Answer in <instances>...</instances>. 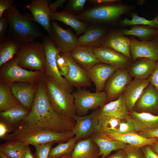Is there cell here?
I'll use <instances>...</instances> for the list:
<instances>
[{
	"instance_id": "1",
	"label": "cell",
	"mask_w": 158,
	"mask_h": 158,
	"mask_svg": "<svg viewBox=\"0 0 158 158\" xmlns=\"http://www.w3.org/2000/svg\"><path fill=\"white\" fill-rule=\"evenodd\" d=\"M75 124L73 119L60 115L52 107L48 97L44 74L37 84L29 113L13 127L11 130L16 129H35L63 133L72 131Z\"/></svg>"
},
{
	"instance_id": "2",
	"label": "cell",
	"mask_w": 158,
	"mask_h": 158,
	"mask_svg": "<svg viewBox=\"0 0 158 158\" xmlns=\"http://www.w3.org/2000/svg\"><path fill=\"white\" fill-rule=\"evenodd\" d=\"M9 22L8 33L18 43L31 42L36 38L45 35L34 23L32 15L20 13L13 4L3 14Z\"/></svg>"
},
{
	"instance_id": "3",
	"label": "cell",
	"mask_w": 158,
	"mask_h": 158,
	"mask_svg": "<svg viewBox=\"0 0 158 158\" xmlns=\"http://www.w3.org/2000/svg\"><path fill=\"white\" fill-rule=\"evenodd\" d=\"M12 132V133L7 134L2 139L7 141H18L34 146L49 142H65L74 135L72 130L57 133L40 129H16Z\"/></svg>"
},
{
	"instance_id": "4",
	"label": "cell",
	"mask_w": 158,
	"mask_h": 158,
	"mask_svg": "<svg viewBox=\"0 0 158 158\" xmlns=\"http://www.w3.org/2000/svg\"><path fill=\"white\" fill-rule=\"evenodd\" d=\"M44 75L47 95L52 107L60 115L73 119L76 114L73 94L52 78Z\"/></svg>"
},
{
	"instance_id": "5",
	"label": "cell",
	"mask_w": 158,
	"mask_h": 158,
	"mask_svg": "<svg viewBox=\"0 0 158 158\" xmlns=\"http://www.w3.org/2000/svg\"><path fill=\"white\" fill-rule=\"evenodd\" d=\"M18 43L15 56L19 66L26 70L44 73L46 55L42 43L34 41Z\"/></svg>"
},
{
	"instance_id": "6",
	"label": "cell",
	"mask_w": 158,
	"mask_h": 158,
	"mask_svg": "<svg viewBox=\"0 0 158 158\" xmlns=\"http://www.w3.org/2000/svg\"><path fill=\"white\" fill-rule=\"evenodd\" d=\"M133 8L130 6L115 4L99 5L75 16L82 21L93 24L106 23L116 20Z\"/></svg>"
},
{
	"instance_id": "7",
	"label": "cell",
	"mask_w": 158,
	"mask_h": 158,
	"mask_svg": "<svg viewBox=\"0 0 158 158\" xmlns=\"http://www.w3.org/2000/svg\"><path fill=\"white\" fill-rule=\"evenodd\" d=\"M44 73L24 69L18 65L15 55L0 66V82L9 86L16 82L37 84Z\"/></svg>"
},
{
	"instance_id": "8",
	"label": "cell",
	"mask_w": 158,
	"mask_h": 158,
	"mask_svg": "<svg viewBox=\"0 0 158 158\" xmlns=\"http://www.w3.org/2000/svg\"><path fill=\"white\" fill-rule=\"evenodd\" d=\"M43 38L42 44L46 55L45 75L52 78L62 87L71 93L73 87L61 75L57 66L56 56L60 52L49 36L45 35Z\"/></svg>"
},
{
	"instance_id": "9",
	"label": "cell",
	"mask_w": 158,
	"mask_h": 158,
	"mask_svg": "<svg viewBox=\"0 0 158 158\" xmlns=\"http://www.w3.org/2000/svg\"><path fill=\"white\" fill-rule=\"evenodd\" d=\"M78 116L87 113L90 110L102 107L107 101L105 91L92 93L88 90L78 89L72 94Z\"/></svg>"
},
{
	"instance_id": "10",
	"label": "cell",
	"mask_w": 158,
	"mask_h": 158,
	"mask_svg": "<svg viewBox=\"0 0 158 158\" xmlns=\"http://www.w3.org/2000/svg\"><path fill=\"white\" fill-rule=\"evenodd\" d=\"M132 78L127 69H117L109 77L105 84L104 91L107 95V100L117 99L132 80Z\"/></svg>"
},
{
	"instance_id": "11",
	"label": "cell",
	"mask_w": 158,
	"mask_h": 158,
	"mask_svg": "<svg viewBox=\"0 0 158 158\" xmlns=\"http://www.w3.org/2000/svg\"><path fill=\"white\" fill-rule=\"evenodd\" d=\"M52 39L60 54L70 52L78 46L76 35L69 29L62 28L55 21H51Z\"/></svg>"
},
{
	"instance_id": "12",
	"label": "cell",
	"mask_w": 158,
	"mask_h": 158,
	"mask_svg": "<svg viewBox=\"0 0 158 158\" xmlns=\"http://www.w3.org/2000/svg\"><path fill=\"white\" fill-rule=\"evenodd\" d=\"M130 39V50L133 60L146 58L158 61V36L149 41H139L134 37Z\"/></svg>"
},
{
	"instance_id": "13",
	"label": "cell",
	"mask_w": 158,
	"mask_h": 158,
	"mask_svg": "<svg viewBox=\"0 0 158 158\" xmlns=\"http://www.w3.org/2000/svg\"><path fill=\"white\" fill-rule=\"evenodd\" d=\"M66 60L69 67L68 73L65 79L73 87L79 88L89 87L92 81L87 71L79 66L73 59L70 52L60 53Z\"/></svg>"
},
{
	"instance_id": "14",
	"label": "cell",
	"mask_w": 158,
	"mask_h": 158,
	"mask_svg": "<svg viewBox=\"0 0 158 158\" xmlns=\"http://www.w3.org/2000/svg\"><path fill=\"white\" fill-rule=\"evenodd\" d=\"M99 116L98 110H96L87 116L76 114L74 117L75 124L72 131L77 140L86 138L97 132Z\"/></svg>"
},
{
	"instance_id": "15",
	"label": "cell",
	"mask_w": 158,
	"mask_h": 158,
	"mask_svg": "<svg viewBox=\"0 0 158 158\" xmlns=\"http://www.w3.org/2000/svg\"><path fill=\"white\" fill-rule=\"evenodd\" d=\"M49 2V0H32L27 8L31 13L34 21L41 25L52 39Z\"/></svg>"
},
{
	"instance_id": "16",
	"label": "cell",
	"mask_w": 158,
	"mask_h": 158,
	"mask_svg": "<svg viewBox=\"0 0 158 158\" xmlns=\"http://www.w3.org/2000/svg\"><path fill=\"white\" fill-rule=\"evenodd\" d=\"M133 111L158 115V92L151 84L143 91L136 102Z\"/></svg>"
},
{
	"instance_id": "17",
	"label": "cell",
	"mask_w": 158,
	"mask_h": 158,
	"mask_svg": "<svg viewBox=\"0 0 158 158\" xmlns=\"http://www.w3.org/2000/svg\"><path fill=\"white\" fill-rule=\"evenodd\" d=\"M92 49L101 63L111 65L117 69H127L131 64V59L112 49L103 47Z\"/></svg>"
},
{
	"instance_id": "18",
	"label": "cell",
	"mask_w": 158,
	"mask_h": 158,
	"mask_svg": "<svg viewBox=\"0 0 158 158\" xmlns=\"http://www.w3.org/2000/svg\"><path fill=\"white\" fill-rule=\"evenodd\" d=\"M37 84L26 82H16L10 86L11 92L20 103L31 110Z\"/></svg>"
},
{
	"instance_id": "19",
	"label": "cell",
	"mask_w": 158,
	"mask_h": 158,
	"mask_svg": "<svg viewBox=\"0 0 158 158\" xmlns=\"http://www.w3.org/2000/svg\"><path fill=\"white\" fill-rule=\"evenodd\" d=\"M131 39L120 31H112L107 35L101 47L109 48L132 59L130 48Z\"/></svg>"
},
{
	"instance_id": "20",
	"label": "cell",
	"mask_w": 158,
	"mask_h": 158,
	"mask_svg": "<svg viewBox=\"0 0 158 158\" xmlns=\"http://www.w3.org/2000/svg\"><path fill=\"white\" fill-rule=\"evenodd\" d=\"M117 69L111 65L100 63L86 71L88 77L95 85L96 92L104 90L107 81Z\"/></svg>"
},
{
	"instance_id": "21",
	"label": "cell",
	"mask_w": 158,
	"mask_h": 158,
	"mask_svg": "<svg viewBox=\"0 0 158 158\" xmlns=\"http://www.w3.org/2000/svg\"><path fill=\"white\" fill-rule=\"evenodd\" d=\"M150 83L148 79L134 78L127 85L123 94L129 112L133 110L136 102L144 90Z\"/></svg>"
},
{
	"instance_id": "22",
	"label": "cell",
	"mask_w": 158,
	"mask_h": 158,
	"mask_svg": "<svg viewBox=\"0 0 158 158\" xmlns=\"http://www.w3.org/2000/svg\"><path fill=\"white\" fill-rule=\"evenodd\" d=\"M90 138L99 148V156L103 158L109 156L113 151L124 149L128 144L97 132L91 135Z\"/></svg>"
},
{
	"instance_id": "23",
	"label": "cell",
	"mask_w": 158,
	"mask_h": 158,
	"mask_svg": "<svg viewBox=\"0 0 158 158\" xmlns=\"http://www.w3.org/2000/svg\"><path fill=\"white\" fill-rule=\"evenodd\" d=\"M105 29L95 24L89 26L84 34L78 38V46L91 48L102 46L107 34Z\"/></svg>"
},
{
	"instance_id": "24",
	"label": "cell",
	"mask_w": 158,
	"mask_h": 158,
	"mask_svg": "<svg viewBox=\"0 0 158 158\" xmlns=\"http://www.w3.org/2000/svg\"><path fill=\"white\" fill-rule=\"evenodd\" d=\"M70 54L73 60L86 71L101 63L90 47L78 46Z\"/></svg>"
},
{
	"instance_id": "25",
	"label": "cell",
	"mask_w": 158,
	"mask_h": 158,
	"mask_svg": "<svg viewBox=\"0 0 158 158\" xmlns=\"http://www.w3.org/2000/svg\"><path fill=\"white\" fill-rule=\"evenodd\" d=\"M135 61L127 68L129 74L135 78L148 79L155 68L157 62L146 58H139Z\"/></svg>"
},
{
	"instance_id": "26",
	"label": "cell",
	"mask_w": 158,
	"mask_h": 158,
	"mask_svg": "<svg viewBox=\"0 0 158 158\" xmlns=\"http://www.w3.org/2000/svg\"><path fill=\"white\" fill-rule=\"evenodd\" d=\"M98 111L99 116H111L120 119L129 114L123 93L116 100L104 104Z\"/></svg>"
},
{
	"instance_id": "27",
	"label": "cell",
	"mask_w": 158,
	"mask_h": 158,
	"mask_svg": "<svg viewBox=\"0 0 158 158\" xmlns=\"http://www.w3.org/2000/svg\"><path fill=\"white\" fill-rule=\"evenodd\" d=\"M106 135L111 138L122 141L132 146L141 148L150 145L158 141V138H146L136 132L123 134L113 133Z\"/></svg>"
},
{
	"instance_id": "28",
	"label": "cell",
	"mask_w": 158,
	"mask_h": 158,
	"mask_svg": "<svg viewBox=\"0 0 158 158\" xmlns=\"http://www.w3.org/2000/svg\"><path fill=\"white\" fill-rule=\"evenodd\" d=\"M99 150L90 138L76 143L71 154L72 158H99Z\"/></svg>"
},
{
	"instance_id": "29",
	"label": "cell",
	"mask_w": 158,
	"mask_h": 158,
	"mask_svg": "<svg viewBox=\"0 0 158 158\" xmlns=\"http://www.w3.org/2000/svg\"><path fill=\"white\" fill-rule=\"evenodd\" d=\"M129 114L134 121L136 132L158 128V115L134 111L130 112Z\"/></svg>"
},
{
	"instance_id": "30",
	"label": "cell",
	"mask_w": 158,
	"mask_h": 158,
	"mask_svg": "<svg viewBox=\"0 0 158 158\" xmlns=\"http://www.w3.org/2000/svg\"><path fill=\"white\" fill-rule=\"evenodd\" d=\"M30 110L20 104L0 112V120L11 128L22 121L28 114Z\"/></svg>"
},
{
	"instance_id": "31",
	"label": "cell",
	"mask_w": 158,
	"mask_h": 158,
	"mask_svg": "<svg viewBox=\"0 0 158 158\" xmlns=\"http://www.w3.org/2000/svg\"><path fill=\"white\" fill-rule=\"evenodd\" d=\"M50 18L51 21L58 20L70 26L74 29L78 35L85 32L88 27L86 23L78 19L75 15L66 11L51 13Z\"/></svg>"
},
{
	"instance_id": "32",
	"label": "cell",
	"mask_w": 158,
	"mask_h": 158,
	"mask_svg": "<svg viewBox=\"0 0 158 158\" xmlns=\"http://www.w3.org/2000/svg\"><path fill=\"white\" fill-rule=\"evenodd\" d=\"M28 145L18 141H7L0 145V152L8 158H24Z\"/></svg>"
},
{
	"instance_id": "33",
	"label": "cell",
	"mask_w": 158,
	"mask_h": 158,
	"mask_svg": "<svg viewBox=\"0 0 158 158\" xmlns=\"http://www.w3.org/2000/svg\"><path fill=\"white\" fill-rule=\"evenodd\" d=\"M120 32L125 35L135 36L142 41L153 40L158 36V29L149 26L133 25L130 29H122Z\"/></svg>"
},
{
	"instance_id": "34",
	"label": "cell",
	"mask_w": 158,
	"mask_h": 158,
	"mask_svg": "<svg viewBox=\"0 0 158 158\" xmlns=\"http://www.w3.org/2000/svg\"><path fill=\"white\" fill-rule=\"evenodd\" d=\"M122 119L109 115L99 116L97 132L105 135L117 133Z\"/></svg>"
},
{
	"instance_id": "35",
	"label": "cell",
	"mask_w": 158,
	"mask_h": 158,
	"mask_svg": "<svg viewBox=\"0 0 158 158\" xmlns=\"http://www.w3.org/2000/svg\"><path fill=\"white\" fill-rule=\"evenodd\" d=\"M18 48V43L11 37L0 41V66L14 57Z\"/></svg>"
},
{
	"instance_id": "36",
	"label": "cell",
	"mask_w": 158,
	"mask_h": 158,
	"mask_svg": "<svg viewBox=\"0 0 158 158\" xmlns=\"http://www.w3.org/2000/svg\"><path fill=\"white\" fill-rule=\"evenodd\" d=\"M13 94L10 86L0 82V111H3L20 105Z\"/></svg>"
},
{
	"instance_id": "37",
	"label": "cell",
	"mask_w": 158,
	"mask_h": 158,
	"mask_svg": "<svg viewBox=\"0 0 158 158\" xmlns=\"http://www.w3.org/2000/svg\"><path fill=\"white\" fill-rule=\"evenodd\" d=\"M77 140V139L75 137L65 142L59 143L56 146L51 149L48 158H54L71 154Z\"/></svg>"
},
{
	"instance_id": "38",
	"label": "cell",
	"mask_w": 158,
	"mask_h": 158,
	"mask_svg": "<svg viewBox=\"0 0 158 158\" xmlns=\"http://www.w3.org/2000/svg\"><path fill=\"white\" fill-rule=\"evenodd\" d=\"M131 17V19L127 18L123 19L121 22L122 25L125 26L147 25L158 29V13L151 20H147L135 13L133 14Z\"/></svg>"
},
{
	"instance_id": "39",
	"label": "cell",
	"mask_w": 158,
	"mask_h": 158,
	"mask_svg": "<svg viewBox=\"0 0 158 158\" xmlns=\"http://www.w3.org/2000/svg\"><path fill=\"white\" fill-rule=\"evenodd\" d=\"M136 132V128L134 121L129 114L121 119L120 127L117 133L123 134Z\"/></svg>"
},
{
	"instance_id": "40",
	"label": "cell",
	"mask_w": 158,
	"mask_h": 158,
	"mask_svg": "<svg viewBox=\"0 0 158 158\" xmlns=\"http://www.w3.org/2000/svg\"><path fill=\"white\" fill-rule=\"evenodd\" d=\"M54 142H49L35 145V158H48Z\"/></svg>"
},
{
	"instance_id": "41",
	"label": "cell",
	"mask_w": 158,
	"mask_h": 158,
	"mask_svg": "<svg viewBox=\"0 0 158 158\" xmlns=\"http://www.w3.org/2000/svg\"><path fill=\"white\" fill-rule=\"evenodd\" d=\"M86 1V0H69L66 6V11L71 14V12L81 11L83 9Z\"/></svg>"
},
{
	"instance_id": "42",
	"label": "cell",
	"mask_w": 158,
	"mask_h": 158,
	"mask_svg": "<svg viewBox=\"0 0 158 158\" xmlns=\"http://www.w3.org/2000/svg\"><path fill=\"white\" fill-rule=\"evenodd\" d=\"M123 150L126 154L127 158H145L141 147L132 146L128 144Z\"/></svg>"
},
{
	"instance_id": "43",
	"label": "cell",
	"mask_w": 158,
	"mask_h": 158,
	"mask_svg": "<svg viewBox=\"0 0 158 158\" xmlns=\"http://www.w3.org/2000/svg\"><path fill=\"white\" fill-rule=\"evenodd\" d=\"M57 67L61 75L64 78L67 75L69 70L68 64L65 58L60 54H57L56 56Z\"/></svg>"
},
{
	"instance_id": "44",
	"label": "cell",
	"mask_w": 158,
	"mask_h": 158,
	"mask_svg": "<svg viewBox=\"0 0 158 158\" xmlns=\"http://www.w3.org/2000/svg\"><path fill=\"white\" fill-rule=\"evenodd\" d=\"M9 25V22L6 17L0 18V41L4 39L7 28Z\"/></svg>"
},
{
	"instance_id": "45",
	"label": "cell",
	"mask_w": 158,
	"mask_h": 158,
	"mask_svg": "<svg viewBox=\"0 0 158 158\" xmlns=\"http://www.w3.org/2000/svg\"><path fill=\"white\" fill-rule=\"evenodd\" d=\"M150 83L154 86L158 92V61L152 73L148 78Z\"/></svg>"
},
{
	"instance_id": "46",
	"label": "cell",
	"mask_w": 158,
	"mask_h": 158,
	"mask_svg": "<svg viewBox=\"0 0 158 158\" xmlns=\"http://www.w3.org/2000/svg\"><path fill=\"white\" fill-rule=\"evenodd\" d=\"M13 0H0V18L4 13L14 4Z\"/></svg>"
},
{
	"instance_id": "47",
	"label": "cell",
	"mask_w": 158,
	"mask_h": 158,
	"mask_svg": "<svg viewBox=\"0 0 158 158\" xmlns=\"http://www.w3.org/2000/svg\"><path fill=\"white\" fill-rule=\"evenodd\" d=\"M138 133L142 136L147 138H158V128L151 130L138 132Z\"/></svg>"
},
{
	"instance_id": "48",
	"label": "cell",
	"mask_w": 158,
	"mask_h": 158,
	"mask_svg": "<svg viewBox=\"0 0 158 158\" xmlns=\"http://www.w3.org/2000/svg\"><path fill=\"white\" fill-rule=\"evenodd\" d=\"M145 158H158V155L150 148L149 145L142 147Z\"/></svg>"
},
{
	"instance_id": "49",
	"label": "cell",
	"mask_w": 158,
	"mask_h": 158,
	"mask_svg": "<svg viewBox=\"0 0 158 158\" xmlns=\"http://www.w3.org/2000/svg\"><path fill=\"white\" fill-rule=\"evenodd\" d=\"M66 1V0H57L53 3L49 4V8L51 13L57 12L58 8L63 7L64 4Z\"/></svg>"
},
{
	"instance_id": "50",
	"label": "cell",
	"mask_w": 158,
	"mask_h": 158,
	"mask_svg": "<svg viewBox=\"0 0 158 158\" xmlns=\"http://www.w3.org/2000/svg\"><path fill=\"white\" fill-rule=\"evenodd\" d=\"M89 1L91 4L97 5L115 4L119 1L118 0H90Z\"/></svg>"
},
{
	"instance_id": "51",
	"label": "cell",
	"mask_w": 158,
	"mask_h": 158,
	"mask_svg": "<svg viewBox=\"0 0 158 158\" xmlns=\"http://www.w3.org/2000/svg\"><path fill=\"white\" fill-rule=\"evenodd\" d=\"M11 131L8 126L4 122H0V138L2 139L6 135L8 132Z\"/></svg>"
},
{
	"instance_id": "52",
	"label": "cell",
	"mask_w": 158,
	"mask_h": 158,
	"mask_svg": "<svg viewBox=\"0 0 158 158\" xmlns=\"http://www.w3.org/2000/svg\"><path fill=\"white\" fill-rule=\"evenodd\" d=\"M99 158H127L126 154L123 149L118 150L116 152L105 157Z\"/></svg>"
},
{
	"instance_id": "53",
	"label": "cell",
	"mask_w": 158,
	"mask_h": 158,
	"mask_svg": "<svg viewBox=\"0 0 158 158\" xmlns=\"http://www.w3.org/2000/svg\"><path fill=\"white\" fill-rule=\"evenodd\" d=\"M24 158H35L29 146V145L27 147Z\"/></svg>"
},
{
	"instance_id": "54",
	"label": "cell",
	"mask_w": 158,
	"mask_h": 158,
	"mask_svg": "<svg viewBox=\"0 0 158 158\" xmlns=\"http://www.w3.org/2000/svg\"><path fill=\"white\" fill-rule=\"evenodd\" d=\"M149 146L152 150L158 155V141Z\"/></svg>"
},
{
	"instance_id": "55",
	"label": "cell",
	"mask_w": 158,
	"mask_h": 158,
	"mask_svg": "<svg viewBox=\"0 0 158 158\" xmlns=\"http://www.w3.org/2000/svg\"><path fill=\"white\" fill-rule=\"evenodd\" d=\"M54 158H72V157L71 154H68Z\"/></svg>"
},
{
	"instance_id": "56",
	"label": "cell",
	"mask_w": 158,
	"mask_h": 158,
	"mask_svg": "<svg viewBox=\"0 0 158 158\" xmlns=\"http://www.w3.org/2000/svg\"><path fill=\"white\" fill-rule=\"evenodd\" d=\"M0 158H8L1 152H0Z\"/></svg>"
}]
</instances>
